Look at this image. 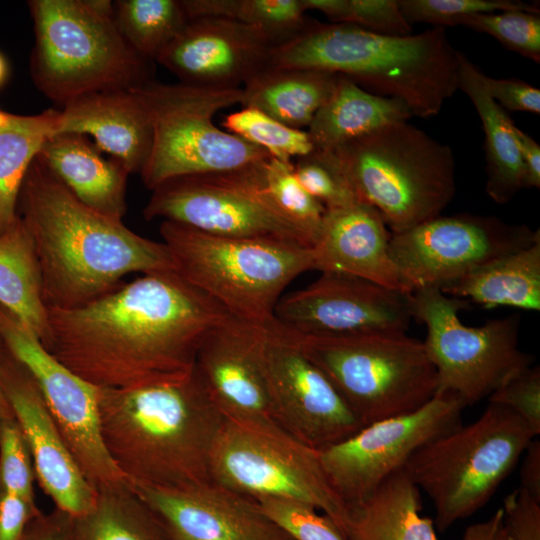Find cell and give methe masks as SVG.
<instances>
[{"mask_svg": "<svg viewBox=\"0 0 540 540\" xmlns=\"http://www.w3.org/2000/svg\"><path fill=\"white\" fill-rule=\"evenodd\" d=\"M48 309L43 347L97 387L190 374L206 335L230 314L175 271L143 274L83 305Z\"/></svg>", "mask_w": 540, "mask_h": 540, "instance_id": "6da1fadb", "label": "cell"}, {"mask_svg": "<svg viewBox=\"0 0 540 540\" xmlns=\"http://www.w3.org/2000/svg\"><path fill=\"white\" fill-rule=\"evenodd\" d=\"M17 214L34 243L47 307L83 305L130 273L174 271L163 242L88 207L37 158L23 180Z\"/></svg>", "mask_w": 540, "mask_h": 540, "instance_id": "7a4b0ae2", "label": "cell"}, {"mask_svg": "<svg viewBox=\"0 0 540 540\" xmlns=\"http://www.w3.org/2000/svg\"><path fill=\"white\" fill-rule=\"evenodd\" d=\"M105 448L130 484L179 488L211 481L210 456L225 417L195 368L132 388H98Z\"/></svg>", "mask_w": 540, "mask_h": 540, "instance_id": "3957f363", "label": "cell"}, {"mask_svg": "<svg viewBox=\"0 0 540 540\" xmlns=\"http://www.w3.org/2000/svg\"><path fill=\"white\" fill-rule=\"evenodd\" d=\"M266 67L341 75L372 94L403 102L412 116L430 118L458 90L459 51L444 27L388 36L310 19L299 34L273 48Z\"/></svg>", "mask_w": 540, "mask_h": 540, "instance_id": "277c9868", "label": "cell"}, {"mask_svg": "<svg viewBox=\"0 0 540 540\" xmlns=\"http://www.w3.org/2000/svg\"><path fill=\"white\" fill-rule=\"evenodd\" d=\"M37 89L63 106L78 97L133 89L153 79L152 62L122 36L107 0H30Z\"/></svg>", "mask_w": 540, "mask_h": 540, "instance_id": "5b68a950", "label": "cell"}, {"mask_svg": "<svg viewBox=\"0 0 540 540\" xmlns=\"http://www.w3.org/2000/svg\"><path fill=\"white\" fill-rule=\"evenodd\" d=\"M329 151L359 201L374 207L391 233L439 216L455 196L452 149L408 121Z\"/></svg>", "mask_w": 540, "mask_h": 540, "instance_id": "8992f818", "label": "cell"}, {"mask_svg": "<svg viewBox=\"0 0 540 540\" xmlns=\"http://www.w3.org/2000/svg\"><path fill=\"white\" fill-rule=\"evenodd\" d=\"M174 271L230 315L266 326L286 287L313 270V250L271 239L231 238L162 221Z\"/></svg>", "mask_w": 540, "mask_h": 540, "instance_id": "52a82bcc", "label": "cell"}, {"mask_svg": "<svg viewBox=\"0 0 540 540\" xmlns=\"http://www.w3.org/2000/svg\"><path fill=\"white\" fill-rule=\"evenodd\" d=\"M536 438L512 410L489 403L475 421L424 444L404 470L435 508L445 531L483 507Z\"/></svg>", "mask_w": 540, "mask_h": 540, "instance_id": "ba28073f", "label": "cell"}, {"mask_svg": "<svg viewBox=\"0 0 540 540\" xmlns=\"http://www.w3.org/2000/svg\"><path fill=\"white\" fill-rule=\"evenodd\" d=\"M131 90L153 129L152 149L140 172L150 190L174 178L239 170L270 157L214 123L219 111L241 104L242 87L152 80Z\"/></svg>", "mask_w": 540, "mask_h": 540, "instance_id": "9c48e42d", "label": "cell"}, {"mask_svg": "<svg viewBox=\"0 0 540 540\" xmlns=\"http://www.w3.org/2000/svg\"><path fill=\"white\" fill-rule=\"evenodd\" d=\"M293 334L364 426L415 411L438 391L423 341L406 333Z\"/></svg>", "mask_w": 540, "mask_h": 540, "instance_id": "30bf717a", "label": "cell"}, {"mask_svg": "<svg viewBox=\"0 0 540 540\" xmlns=\"http://www.w3.org/2000/svg\"><path fill=\"white\" fill-rule=\"evenodd\" d=\"M465 307V300L438 288L410 294L412 318L427 328L423 343L436 371L437 392L453 393L467 406L488 398L534 358L519 347L518 315L471 327L459 317Z\"/></svg>", "mask_w": 540, "mask_h": 540, "instance_id": "8fae6325", "label": "cell"}, {"mask_svg": "<svg viewBox=\"0 0 540 540\" xmlns=\"http://www.w3.org/2000/svg\"><path fill=\"white\" fill-rule=\"evenodd\" d=\"M212 481L257 500L301 502L322 511L337 527L347 505L333 490L318 451L282 430L225 420L210 456Z\"/></svg>", "mask_w": 540, "mask_h": 540, "instance_id": "7c38bea8", "label": "cell"}, {"mask_svg": "<svg viewBox=\"0 0 540 540\" xmlns=\"http://www.w3.org/2000/svg\"><path fill=\"white\" fill-rule=\"evenodd\" d=\"M264 161L234 171L168 180L152 190L144 217L216 236L280 240L313 248L311 239L268 196L262 180Z\"/></svg>", "mask_w": 540, "mask_h": 540, "instance_id": "4fadbf2b", "label": "cell"}, {"mask_svg": "<svg viewBox=\"0 0 540 540\" xmlns=\"http://www.w3.org/2000/svg\"><path fill=\"white\" fill-rule=\"evenodd\" d=\"M540 240L539 230L476 214L439 215L391 233L390 254L403 291L443 287L477 267Z\"/></svg>", "mask_w": 540, "mask_h": 540, "instance_id": "5bb4252c", "label": "cell"}, {"mask_svg": "<svg viewBox=\"0 0 540 540\" xmlns=\"http://www.w3.org/2000/svg\"><path fill=\"white\" fill-rule=\"evenodd\" d=\"M465 407L457 395L437 392L415 411L367 424L319 450L321 466L333 490L346 505L365 499L404 468L420 447L460 425Z\"/></svg>", "mask_w": 540, "mask_h": 540, "instance_id": "9a60e30c", "label": "cell"}, {"mask_svg": "<svg viewBox=\"0 0 540 540\" xmlns=\"http://www.w3.org/2000/svg\"><path fill=\"white\" fill-rule=\"evenodd\" d=\"M0 341L34 378L58 430L92 486L98 490L127 484L103 443L99 387L55 359L34 333L1 305Z\"/></svg>", "mask_w": 540, "mask_h": 540, "instance_id": "2e32d148", "label": "cell"}, {"mask_svg": "<svg viewBox=\"0 0 540 540\" xmlns=\"http://www.w3.org/2000/svg\"><path fill=\"white\" fill-rule=\"evenodd\" d=\"M264 358L275 421L292 438L319 451L364 426L296 336L274 320L265 327Z\"/></svg>", "mask_w": 540, "mask_h": 540, "instance_id": "e0dca14e", "label": "cell"}, {"mask_svg": "<svg viewBox=\"0 0 540 540\" xmlns=\"http://www.w3.org/2000/svg\"><path fill=\"white\" fill-rule=\"evenodd\" d=\"M411 319L410 294L336 272L282 296L274 310V321L300 336L406 333Z\"/></svg>", "mask_w": 540, "mask_h": 540, "instance_id": "ac0fdd59", "label": "cell"}, {"mask_svg": "<svg viewBox=\"0 0 540 540\" xmlns=\"http://www.w3.org/2000/svg\"><path fill=\"white\" fill-rule=\"evenodd\" d=\"M265 327L228 316L202 341L194 368L226 420L282 430L273 415L266 377Z\"/></svg>", "mask_w": 540, "mask_h": 540, "instance_id": "d6986e66", "label": "cell"}, {"mask_svg": "<svg viewBox=\"0 0 540 540\" xmlns=\"http://www.w3.org/2000/svg\"><path fill=\"white\" fill-rule=\"evenodd\" d=\"M0 384L27 441L42 490L55 508L71 516L90 510L97 490L78 466L34 378L1 341Z\"/></svg>", "mask_w": 540, "mask_h": 540, "instance_id": "ffe728a7", "label": "cell"}, {"mask_svg": "<svg viewBox=\"0 0 540 540\" xmlns=\"http://www.w3.org/2000/svg\"><path fill=\"white\" fill-rule=\"evenodd\" d=\"M129 485L172 540H293L256 500L212 480L179 488Z\"/></svg>", "mask_w": 540, "mask_h": 540, "instance_id": "44dd1931", "label": "cell"}, {"mask_svg": "<svg viewBox=\"0 0 540 540\" xmlns=\"http://www.w3.org/2000/svg\"><path fill=\"white\" fill-rule=\"evenodd\" d=\"M275 46L256 28L225 18L200 17L188 20L156 62L180 82L242 87L267 66Z\"/></svg>", "mask_w": 540, "mask_h": 540, "instance_id": "7402d4cb", "label": "cell"}, {"mask_svg": "<svg viewBox=\"0 0 540 540\" xmlns=\"http://www.w3.org/2000/svg\"><path fill=\"white\" fill-rule=\"evenodd\" d=\"M390 237L382 216L371 205L357 202L326 209L312 248L313 270L353 275L405 293L390 254Z\"/></svg>", "mask_w": 540, "mask_h": 540, "instance_id": "603a6c76", "label": "cell"}, {"mask_svg": "<svg viewBox=\"0 0 540 540\" xmlns=\"http://www.w3.org/2000/svg\"><path fill=\"white\" fill-rule=\"evenodd\" d=\"M61 133L90 135L128 174H140L153 143L150 118L131 89L95 92L64 104L58 118Z\"/></svg>", "mask_w": 540, "mask_h": 540, "instance_id": "cb8c5ba5", "label": "cell"}, {"mask_svg": "<svg viewBox=\"0 0 540 540\" xmlns=\"http://www.w3.org/2000/svg\"><path fill=\"white\" fill-rule=\"evenodd\" d=\"M36 158L82 203L122 220L129 175L115 159H105L86 135L61 133L49 138Z\"/></svg>", "mask_w": 540, "mask_h": 540, "instance_id": "d4e9b609", "label": "cell"}, {"mask_svg": "<svg viewBox=\"0 0 540 540\" xmlns=\"http://www.w3.org/2000/svg\"><path fill=\"white\" fill-rule=\"evenodd\" d=\"M420 495L402 468L368 497L347 505L339 531L344 540H439L433 520L420 515Z\"/></svg>", "mask_w": 540, "mask_h": 540, "instance_id": "484cf974", "label": "cell"}, {"mask_svg": "<svg viewBox=\"0 0 540 540\" xmlns=\"http://www.w3.org/2000/svg\"><path fill=\"white\" fill-rule=\"evenodd\" d=\"M479 71L480 68L459 51L458 90L465 93L474 105L485 135V190L495 203L504 205L525 189L517 126L507 111L488 95L480 81Z\"/></svg>", "mask_w": 540, "mask_h": 540, "instance_id": "4316f807", "label": "cell"}, {"mask_svg": "<svg viewBox=\"0 0 540 540\" xmlns=\"http://www.w3.org/2000/svg\"><path fill=\"white\" fill-rule=\"evenodd\" d=\"M338 76L313 69L265 67L242 86L240 105L304 130L332 95Z\"/></svg>", "mask_w": 540, "mask_h": 540, "instance_id": "83f0119b", "label": "cell"}, {"mask_svg": "<svg viewBox=\"0 0 540 540\" xmlns=\"http://www.w3.org/2000/svg\"><path fill=\"white\" fill-rule=\"evenodd\" d=\"M411 117L403 102L372 94L339 75L332 95L315 114L307 132L314 150L329 151L387 124L408 121Z\"/></svg>", "mask_w": 540, "mask_h": 540, "instance_id": "f1b7e54d", "label": "cell"}, {"mask_svg": "<svg viewBox=\"0 0 540 540\" xmlns=\"http://www.w3.org/2000/svg\"><path fill=\"white\" fill-rule=\"evenodd\" d=\"M485 308L540 310V240L495 258L440 289Z\"/></svg>", "mask_w": 540, "mask_h": 540, "instance_id": "f546056e", "label": "cell"}, {"mask_svg": "<svg viewBox=\"0 0 540 540\" xmlns=\"http://www.w3.org/2000/svg\"><path fill=\"white\" fill-rule=\"evenodd\" d=\"M0 305L42 343L48 330V309L32 237L17 216L0 235Z\"/></svg>", "mask_w": 540, "mask_h": 540, "instance_id": "4dcf8cb0", "label": "cell"}, {"mask_svg": "<svg viewBox=\"0 0 540 540\" xmlns=\"http://www.w3.org/2000/svg\"><path fill=\"white\" fill-rule=\"evenodd\" d=\"M59 110L17 115L0 109V235L17 218L20 189L44 143L57 134Z\"/></svg>", "mask_w": 540, "mask_h": 540, "instance_id": "1f68e13d", "label": "cell"}, {"mask_svg": "<svg viewBox=\"0 0 540 540\" xmlns=\"http://www.w3.org/2000/svg\"><path fill=\"white\" fill-rule=\"evenodd\" d=\"M73 540H172L129 483L97 490L90 510L72 516Z\"/></svg>", "mask_w": 540, "mask_h": 540, "instance_id": "d6a6232c", "label": "cell"}, {"mask_svg": "<svg viewBox=\"0 0 540 540\" xmlns=\"http://www.w3.org/2000/svg\"><path fill=\"white\" fill-rule=\"evenodd\" d=\"M188 19L225 18L256 28L275 45L299 34L309 18L301 0H181Z\"/></svg>", "mask_w": 540, "mask_h": 540, "instance_id": "836d02e7", "label": "cell"}, {"mask_svg": "<svg viewBox=\"0 0 540 540\" xmlns=\"http://www.w3.org/2000/svg\"><path fill=\"white\" fill-rule=\"evenodd\" d=\"M113 7L122 36L150 62L156 61L189 20L181 0H118Z\"/></svg>", "mask_w": 540, "mask_h": 540, "instance_id": "e575fe53", "label": "cell"}, {"mask_svg": "<svg viewBox=\"0 0 540 540\" xmlns=\"http://www.w3.org/2000/svg\"><path fill=\"white\" fill-rule=\"evenodd\" d=\"M222 126L225 131L257 146L271 157L291 162L314 151L307 130L295 129L253 107H242L227 114Z\"/></svg>", "mask_w": 540, "mask_h": 540, "instance_id": "d590c367", "label": "cell"}, {"mask_svg": "<svg viewBox=\"0 0 540 540\" xmlns=\"http://www.w3.org/2000/svg\"><path fill=\"white\" fill-rule=\"evenodd\" d=\"M262 180L274 205L311 239L314 247L326 208L298 182L293 161L285 162L270 156L262 164Z\"/></svg>", "mask_w": 540, "mask_h": 540, "instance_id": "8d00e7d4", "label": "cell"}, {"mask_svg": "<svg viewBox=\"0 0 540 540\" xmlns=\"http://www.w3.org/2000/svg\"><path fill=\"white\" fill-rule=\"evenodd\" d=\"M307 10H317L330 23L350 24L388 36L412 34L398 0H301Z\"/></svg>", "mask_w": 540, "mask_h": 540, "instance_id": "74e56055", "label": "cell"}, {"mask_svg": "<svg viewBox=\"0 0 540 540\" xmlns=\"http://www.w3.org/2000/svg\"><path fill=\"white\" fill-rule=\"evenodd\" d=\"M485 33L507 49L540 63V16L538 13L514 10L474 14L459 23Z\"/></svg>", "mask_w": 540, "mask_h": 540, "instance_id": "f35d334b", "label": "cell"}, {"mask_svg": "<svg viewBox=\"0 0 540 540\" xmlns=\"http://www.w3.org/2000/svg\"><path fill=\"white\" fill-rule=\"evenodd\" d=\"M407 22L434 27L459 25L467 16L501 11H528L540 14L539 3L519 0H398Z\"/></svg>", "mask_w": 540, "mask_h": 540, "instance_id": "ab89813d", "label": "cell"}, {"mask_svg": "<svg viewBox=\"0 0 540 540\" xmlns=\"http://www.w3.org/2000/svg\"><path fill=\"white\" fill-rule=\"evenodd\" d=\"M293 172L301 186L326 209L361 202L330 151L314 150L297 158Z\"/></svg>", "mask_w": 540, "mask_h": 540, "instance_id": "60d3db41", "label": "cell"}, {"mask_svg": "<svg viewBox=\"0 0 540 540\" xmlns=\"http://www.w3.org/2000/svg\"><path fill=\"white\" fill-rule=\"evenodd\" d=\"M35 478L27 441L15 418L9 419L0 426V491L36 501Z\"/></svg>", "mask_w": 540, "mask_h": 540, "instance_id": "b9f144b4", "label": "cell"}, {"mask_svg": "<svg viewBox=\"0 0 540 540\" xmlns=\"http://www.w3.org/2000/svg\"><path fill=\"white\" fill-rule=\"evenodd\" d=\"M256 501L264 513L293 540H344L334 523L313 506L269 497Z\"/></svg>", "mask_w": 540, "mask_h": 540, "instance_id": "7bdbcfd3", "label": "cell"}, {"mask_svg": "<svg viewBox=\"0 0 540 540\" xmlns=\"http://www.w3.org/2000/svg\"><path fill=\"white\" fill-rule=\"evenodd\" d=\"M489 403L516 413L537 437L540 434V368L530 366L488 397Z\"/></svg>", "mask_w": 540, "mask_h": 540, "instance_id": "ee69618b", "label": "cell"}, {"mask_svg": "<svg viewBox=\"0 0 540 540\" xmlns=\"http://www.w3.org/2000/svg\"><path fill=\"white\" fill-rule=\"evenodd\" d=\"M504 525L511 540H540V502L518 487L503 505Z\"/></svg>", "mask_w": 540, "mask_h": 540, "instance_id": "f6af8a7d", "label": "cell"}, {"mask_svg": "<svg viewBox=\"0 0 540 540\" xmlns=\"http://www.w3.org/2000/svg\"><path fill=\"white\" fill-rule=\"evenodd\" d=\"M479 78L488 95L504 110L540 114V90L517 78H493L481 70Z\"/></svg>", "mask_w": 540, "mask_h": 540, "instance_id": "bcb514c9", "label": "cell"}, {"mask_svg": "<svg viewBox=\"0 0 540 540\" xmlns=\"http://www.w3.org/2000/svg\"><path fill=\"white\" fill-rule=\"evenodd\" d=\"M41 512L36 501L0 491V540H22Z\"/></svg>", "mask_w": 540, "mask_h": 540, "instance_id": "7dc6e473", "label": "cell"}, {"mask_svg": "<svg viewBox=\"0 0 540 540\" xmlns=\"http://www.w3.org/2000/svg\"><path fill=\"white\" fill-rule=\"evenodd\" d=\"M22 540H73L72 516L54 508L33 519Z\"/></svg>", "mask_w": 540, "mask_h": 540, "instance_id": "c3c4849f", "label": "cell"}, {"mask_svg": "<svg viewBox=\"0 0 540 540\" xmlns=\"http://www.w3.org/2000/svg\"><path fill=\"white\" fill-rule=\"evenodd\" d=\"M517 143L524 167L525 189L540 188V145L516 127Z\"/></svg>", "mask_w": 540, "mask_h": 540, "instance_id": "681fc988", "label": "cell"}, {"mask_svg": "<svg viewBox=\"0 0 540 540\" xmlns=\"http://www.w3.org/2000/svg\"><path fill=\"white\" fill-rule=\"evenodd\" d=\"M523 455L519 487L540 502V441L534 438Z\"/></svg>", "mask_w": 540, "mask_h": 540, "instance_id": "f907efd6", "label": "cell"}, {"mask_svg": "<svg viewBox=\"0 0 540 540\" xmlns=\"http://www.w3.org/2000/svg\"><path fill=\"white\" fill-rule=\"evenodd\" d=\"M462 540H511L504 525L502 508L488 521L468 527Z\"/></svg>", "mask_w": 540, "mask_h": 540, "instance_id": "816d5d0a", "label": "cell"}, {"mask_svg": "<svg viewBox=\"0 0 540 540\" xmlns=\"http://www.w3.org/2000/svg\"><path fill=\"white\" fill-rule=\"evenodd\" d=\"M14 418L10 405L4 395L0 384V426L7 420Z\"/></svg>", "mask_w": 540, "mask_h": 540, "instance_id": "f5cc1de1", "label": "cell"}, {"mask_svg": "<svg viewBox=\"0 0 540 540\" xmlns=\"http://www.w3.org/2000/svg\"><path fill=\"white\" fill-rule=\"evenodd\" d=\"M9 74V66L5 56L0 52V88L4 85Z\"/></svg>", "mask_w": 540, "mask_h": 540, "instance_id": "db71d44e", "label": "cell"}]
</instances>
